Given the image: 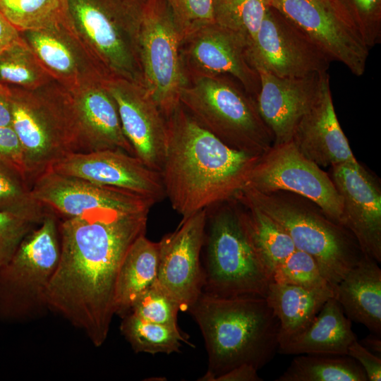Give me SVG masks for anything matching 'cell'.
Masks as SVG:
<instances>
[{"mask_svg":"<svg viewBox=\"0 0 381 381\" xmlns=\"http://www.w3.org/2000/svg\"><path fill=\"white\" fill-rule=\"evenodd\" d=\"M147 214L99 210L59 223L61 255L48 289V308L82 330L95 346L107 339L119 270L130 246L145 234Z\"/></svg>","mask_w":381,"mask_h":381,"instance_id":"6da1fadb","label":"cell"},{"mask_svg":"<svg viewBox=\"0 0 381 381\" xmlns=\"http://www.w3.org/2000/svg\"><path fill=\"white\" fill-rule=\"evenodd\" d=\"M358 342L369 351L381 358V339L380 336L374 333L358 341Z\"/></svg>","mask_w":381,"mask_h":381,"instance_id":"f6af8a7d","label":"cell"},{"mask_svg":"<svg viewBox=\"0 0 381 381\" xmlns=\"http://www.w3.org/2000/svg\"><path fill=\"white\" fill-rule=\"evenodd\" d=\"M181 35L165 0H148L139 33V59L145 90L165 119L180 104L186 83Z\"/></svg>","mask_w":381,"mask_h":381,"instance_id":"9c48e42d","label":"cell"},{"mask_svg":"<svg viewBox=\"0 0 381 381\" xmlns=\"http://www.w3.org/2000/svg\"><path fill=\"white\" fill-rule=\"evenodd\" d=\"M57 217L49 211L0 267L1 320L31 319L48 309V289L61 255Z\"/></svg>","mask_w":381,"mask_h":381,"instance_id":"ba28073f","label":"cell"},{"mask_svg":"<svg viewBox=\"0 0 381 381\" xmlns=\"http://www.w3.org/2000/svg\"><path fill=\"white\" fill-rule=\"evenodd\" d=\"M339 193L344 226L363 254L381 262V189L378 181L359 162L330 167L329 174Z\"/></svg>","mask_w":381,"mask_h":381,"instance_id":"d6986e66","label":"cell"},{"mask_svg":"<svg viewBox=\"0 0 381 381\" xmlns=\"http://www.w3.org/2000/svg\"><path fill=\"white\" fill-rule=\"evenodd\" d=\"M245 187L262 193L282 190L299 195L344 226L341 198L330 176L303 156L291 140L272 145L262 155Z\"/></svg>","mask_w":381,"mask_h":381,"instance_id":"8fae6325","label":"cell"},{"mask_svg":"<svg viewBox=\"0 0 381 381\" xmlns=\"http://www.w3.org/2000/svg\"><path fill=\"white\" fill-rule=\"evenodd\" d=\"M370 49L381 42V0H339Z\"/></svg>","mask_w":381,"mask_h":381,"instance_id":"8d00e7d4","label":"cell"},{"mask_svg":"<svg viewBox=\"0 0 381 381\" xmlns=\"http://www.w3.org/2000/svg\"><path fill=\"white\" fill-rule=\"evenodd\" d=\"M53 80L23 39L0 53L1 83L35 90Z\"/></svg>","mask_w":381,"mask_h":381,"instance_id":"1f68e13d","label":"cell"},{"mask_svg":"<svg viewBox=\"0 0 381 381\" xmlns=\"http://www.w3.org/2000/svg\"><path fill=\"white\" fill-rule=\"evenodd\" d=\"M270 6L311 38L332 61L363 75L369 49L339 0H270Z\"/></svg>","mask_w":381,"mask_h":381,"instance_id":"7c38bea8","label":"cell"},{"mask_svg":"<svg viewBox=\"0 0 381 381\" xmlns=\"http://www.w3.org/2000/svg\"><path fill=\"white\" fill-rule=\"evenodd\" d=\"M35 225L38 224L22 216L0 210V267L8 262Z\"/></svg>","mask_w":381,"mask_h":381,"instance_id":"f35d334b","label":"cell"},{"mask_svg":"<svg viewBox=\"0 0 381 381\" xmlns=\"http://www.w3.org/2000/svg\"><path fill=\"white\" fill-rule=\"evenodd\" d=\"M291 141L303 156L321 168L358 162L337 119L329 74L317 99L298 123Z\"/></svg>","mask_w":381,"mask_h":381,"instance_id":"603a6c76","label":"cell"},{"mask_svg":"<svg viewBox=\"0 0 381 381\" xmlns=\"http://www.w3.org/2000/svg\"><path fill=\"white\" fill-rule=\"evenodd\" d=\"M241 217L259 257L271 272L296 250L285 230L258 208L234 197Z\"/></svg>","mask_w":381,"mask_h":381,"instance_id":"83f0119b","label":"cell"},{"mask_svg":"<svg viewBox=\"0 0 381 381\" xmlns=\"http://www.w3.org/2000/svg\"><path fill=\"white\" fill-rule=\"evenodd\" d=\"M104 83L116 103L134 155L148 168L160 172L167 139L164 116L143 85L118 77L105 78Z\"/></svg>","mask_w":381,"mask_h":381,"instance_id":"2e32d148","label":"cell"},{"mask_svg":"<svg viewBox=\"0 0 381 381\" xmlns=\"http://www.w3.org/2000/svg\"><path fill=\"white\" fill-rule=\"evenodd\" d=\"M334 298L351 321L381 334V270L378 262L363 254L337 284Z\"/></svg>","mask_w":381,"mask_h":381,"instance_id":"cb8c5ba5","label":"cell"},{"mask_svg":"<svg viewBox=\"0 0 381 381\" xmlns=\"http://www.w3.org/2000/svg\"><path fill=\"white\" fill-rule=\"evenodd\" d=\"M258 370L249 364H242L217 377L214 381H260Z\"/></svg>","mask_w":381,"mask_h":381,"instance_id":"b9f144b4","label":"cell"},{"mask_svg":"<svg viewBox=\"0 0 381 381\" xmlns=\"http://www.w3.org/2000/svg\"><path fill=\"white\" fill-rule=\"evenodd\" d=\"M277 381H368L361 365L348 355L301 354Z\"/></svg>","mask_w":381,"mask_h":381,"instance_id":"f1b7e54d","label":"cell"},{"mask_svg":"<svg viewBox=\"0 0 381 381\" xmlns=\"http://www.w3.org/2000/svg\"><path fill=\"white\" fill-rule=\"evenodd\" d=\"M22 40L20 32L0 13V53Z\"/></svg>","mask_w":381,"mask_h":381,"instance_id":"7bdbcfd3","label":"cell"},{"mask_svg":"<svg viewBox=\"0 0 381 381\" xmlns=\"http://www.w3.org/2000/svg\"><path fill=\"white\" fill-rule=\"evenodd\" d=\"M0 210L22 216L36 224L49 212L34 198L26 176L15 166L0 157Z\"/></svg>","mask_w":381,"mask_h":381,"instance_id":"d6a6232c","label":"cell"},{"mask_svg":"<svg viewBox=\"0 0 381 381\" xmlns=\"http://www.w3.org/2000/svg\"><path fill=\"white\" fill-rule=\"evenodd\" d=\"M273 282L323 291L334 296V289L322 275L313 256L296 249L272 274Z\"/></svg>","mask_w":381,"mask_h":381,"instance_id":"e575fe53","label":"cell"},{"mask_svg":"<svg viewBox=\"0 0 381 381\" xmlns=\"http://www.w3.org/2000/svg\"><path fill=\"white\" fill-rule=\"evenodd\" d=\"M356 339L351 321L338 301L331 297L307 327L279 344L277 352L284 355H347L349 345Z\"/></svg>","mask_w":381,"mask_h":381,"instance_id":"d4e9b609","label":"cell"},{"mask_svg":"<svg viewBox=\"0 0 381 381\" xmlns=\"http://www.w3.org/2000/svg\"><path fill=\"white\" fill-rule=\"evenodd\" d=\"M159 245L138 237L130 246L121 264L114 294V315H126L138 297L157 281Z\"/></svg>","mask_w":381,"mask_h":381,"instance_id":"484cf974","label":"cell"},{"mask_svg":"<svg viewBox=\"0 0 381 381\" xmlns=\"http://www.w3.org/2000/svg\"><path fill=\"white\" fill-rule=\"evenodd\" d=\"M331 297L329 293L272 282L265 299L279 322V344L307 327Z\"/></svg>","mask_w":381,"mask_h":381,"instance_id":"4316f807","label":"cell"},{"mask_svg":"<svg viewBox=\"0 0 381 381\" xmlns=\"http://www.w3.org/2000/svg\"><path fill=\"white\" fill-rule=\"evenodd\" d=\"M49 75L68 90L98 77L93 62L73 24L20 32Z\"/></svg>","mask_w":381,"mask_h":381,"instance_id":"7402d4cb","label":"cell"},{"mask_svg":"<svg viewBox=\"0 0 381 381\" xmlns=\"http://www.w3.org/2000/svg\"><path fill=\"white\" fill-rule=\"evenodd\" d=\"M207 209L182 219L159 241L157 281L187 312L202 293L200 254Z\"/></svg>","mask_w":381,"mask_h":381,"instance_id":"e0dca14e","label":"cell"},{"mask_svg":"<svg viewBox=\"0 0 381 381\" xmlns=\"http://www.w3.org/2000/svg\"><path fill=\"white\" fill-rule=\"evenodd\" d=\"M73 28L106 77L143 84L138 41L129 25L99 0H67Z\"/></svg>","mask_w":381,"mask_h":381,"instance_id":"30bf717a","label":"cell"},{"mask_svg":"<svg viewBox=\"0 0 381 381\" xmlns=\"http://www.w3.org/2000/svg\"><path fill=\"white\" fill-rule=\"evenodd\" d=\"M32 196L63 219L111 210L125 213L148 212L155 202L118 188L49 170L31 184Z\"/></svg>","mask_w":381,"mask_h":381,"instance_id":"9a60e30c","label":"cell"},{"mask_svg":"<svg viewBox=\"0 0 381 381\" xmlns=\"http://www.w3.org/2000/svg\"><path fill=\"white\" fill-rule=\"evenodd\" d=\"M179 311L175 298L156 281L138 297L128 313L148 322L177 327Z\"/></svg>","mask_w":381,"mask_h":381,"instance_id":"d590c367","label":"cell"},{"mask_svg":"<svg viewBox=\"0 0 381 381\" xmlns=\"http://www.w3.org/2000/svg\"><path fill=\"white\" fill-rule=\"evenodd\" d=\"M250 46L243 36L215 22L199 28L181 42V61L186 80L229 75L255 99L260 77L250 59Z\"/></svg>","mask_w":381,"mask_h":381,"instance_id":"4fadbf2b","label":"cell"},{"mask_svg":"<svg viewBox=\"0 0 381 381\" xmlns=\"http://www.w3.org/2000/svg\"><path fill=\"white\" fill-rule=\"evenodd\" d=\"M187 312L199 327L207 353V370L199 380L214 381L242 364L259 370L278 351L279 322L264 297L201 293Z\"/></svg>","mask_w":381,"mask_h":381,"instance_id":"3957f363","label":"cell"},{"mask_svg":"<svg viewBox=\"0 0 381 381\" xmlns=\"http://www.w3.org/2000/svg\"><path fill=\"white\" fill-rule=\"evenodd\" d=\"M52 82L35 90L8 85L12 128L21 143L30 186L54 164L80 152L70 92L59 83L52 85Z\"/></svg>","mask_w":381,"mask_h":381,"instance_id":"8992f818","label":"cell"},{"mask_svg":"<svg viewBox=\"0 0 381 381\" xmlns=\"http://www.w3.org/2000/svg\"><path fill=\"white\" fill-rule=\"evenodd\" d=\"M166 121L167 139L160 173L166 197L182 219L232 199L246 186L260 156L230 147L181 103Z\"/></svg>","mask_w":381,"mask_h":381,"instance_id":"7a4b0ae2","label":"cell"},{"mask_svg":"<svg viewBox=\"0 0 381 381\" xmlns=\"http://www.w3.org/2000/svg\"><path fill=\"white\" fill-rule=\"evenodd\" d=\"M270 6V0H212L213 20L251 44Z\"/></svg>","mask_w":381,"mask_h":381,"instance_id":"836d02e7","label":"cell"},{"mask_svg":"<svg viewBox=\"0 0 381 381\" xmlns=\"http://www.w3.org/2000/svg\"><path fill=\"white\" fill-rule=\"evenodd\" d=\"M250 56L255 68L282 78L325 73L332 62L311 38L271 6L250 46Z\"/></svg>","mask_w":381,"mask_h":381,"instance_id":"5bb4252c","label":"cell"},{"mask_svg":"<svg viewBox=\"0 0 381 381\" xmlns=\"http://www.w3.org/2000/svg\"><path fill=\"white\" fill-rule=\"evenodd\" d=\"M0 13L20 32L72 23L67 0H0Z\"/></svg>","mask_w":381,"mask_h":381,"instance_id":"f546056e","label":"cell"},{"mask_svg":"<svg viewBox=\"0 0 381 381\" xmlns=\"http://www.w3.org/2000/svg\"><path fill=\"white\" fill-rule=\"evenodd\" d=\"M207 209L200 254L202 293L215 297L265 298L272 279L234 200Z\"/></svg>","mask_w":381,"mask_h":381,"instance_id":"5b68a950","label":"cell"},{"mask_svg":"<svg viewBox=\"0 0 381 381\" xmlns=\"http://www.w3.org/2000/svg\"><path fill=\"white\" fill-rule=\"evenodd\" d=\"M180 103L200 124L231 148L261 156L273 145V135L255 99L231 76L187 80Z\"/></svg>","mask_w":381,"mask_h":381,"instance_id":"52a82bcc","label":"cell"},{"mask_svg":"<svg viewBox=\"0 0 381 381\" xmlns=\"http://www.w3.org/2000/svg\"><path fill=\"white\" fill-rule=\"evenodd\" d=\"M12 120L10 87L0 83V126L12 127Z\"/></svg>","mask_w":381,"mask_h":381,"instance_id":"ee69618b","label":"cell"},{"mask_svg":"<svg viewBox=\"0 0 381 381\" xmlns=\"http://www.w3.org/2000/svg\"><path fill=\"white\" fill-rule=\"evenodd\" d=\"M182 39L199 28L214 22L212 0H165Z\"/></svg>","mask_w":381,"mask_h":381,"instance_id":"74e56055","label":"cell"},{"mask_svg":"<svg viewBox=\"0 0 381 381\" xmlns=\"http://www.w3.org/2000/svg\"><path fill=\"white\" fill-rule=\"evenodd\" d=\"M49 170L130 192L155 203L166 198L161 173L120 150L73 152Z\"/></svg>","mask_w":381,"mask_h":381,"instance_id":"ac0fdd59","label":"cell"},{"mask_svg":"<svg viewBox=\"0 0 381 381\" xmlns=\"http://www.w3.org/2000/svg\"><path fill=\"white\" fill-rule=\"evenodd\" d=\"M0 157L12 164L26 176L21 143L12 127L0 126Z\"/></svg>","mask_w":381,"mask_h":381,"instance_id":"ab89813d","label":"cell"},{"mask_svg":"<svg viewBox=\"0 0 381 381\" xmlns=\"http://www.w3.org/2000/svg\"><path fill=\"white\" fill-rule=\"evenodd\" d=\"M347 355L355 359L361 365L368 380H381V358L366 349L357 339L349 345Z\"/></svg>","mask_w":381,"mask_h":381,"instance_id":"60d3db41","label":"cell"},{"mask_svg":"<svg viewBox=\"0 0 381 381\" xmlns=\"http://www.w3.org/2000/svg\"><path fill=\"white\" fill-rule=\"evenodd\" d=\"M256 70L260 89L255 100L259 114L273 135V145L289 142L300 120L317 99L328 73L282 78L262 68Z\"/></svg>","mask_w":381,"mask_h":381,"instance_id":"ffe728a7","label":"cell"},{"mask_svg":"<svg viewBox=\"0 0 381 381\" xmlns=\"http://www.w3.org/2000/svg\"><path fill=\"white\" fill-rule=\"evenodd\" d=\"M120 330L136 353L170 354L179 352L183 343L193 346L179 327L148 322L130 313L122 318Z\"/></svg>","mask_w":381,"mask_h":381,"instance_id":"4dcf8cb0","label":"cell"},{"mask_svg":"<svg viewBox=\"0 0 381 381\" xmlns=\"http://www.w3.org/2000/svg\"><path fill=\"white\" fill-rule=\"evenodd\" d=\"M104 78H92L68 90L80 152L120 150L135 156L123 131L116 103L104 85Z\"/></svg>","mask_w":381,"mask_h":381,"instance_id":"44dd1931","label":"cell"},{"mask_svg":"<svg viewBox=\"0 0 381 381\" xmlns=\"http://www.w3.org/2000/svg\"><path fill=\"white\" fill-rule=\"evenodd\" d=\"M235 197L279 224L296 249L314 258L334 290L363 254L348 229L334 222L306 198L282 190L262 193L249 187H244Z\"/></svg>","mask_w":381,"mask_h":381,"instance_id":"277c9868","label":"cell"}]
</instances>
